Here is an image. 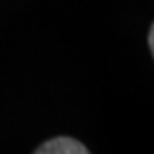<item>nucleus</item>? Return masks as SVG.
<instances>
[{"label": "nucleus", "mask_w": 154, "mask_h": 154, "mask_svg": "<svg viewBox=\"0 0 154 154\" xmlns=\"http://www.w3.org/2000/svg\"><path fill=\"white\" fill-rule=\"evenodd\" d=\"M148 46H150V52H152V58H154V22H152L150 32H148Z\"/></svg>", "instance_id": "obj_2"}, {"label": "nucleus", "mask_w": 154, "mask_h": 154, "mask_svg": "<svg viewBox=\"0 0 154 154\" xmlns=\"http://www.w3.org/2000/svg\"><path fill=\"white\" fill-rule=\"evenodd\" d=\"M34 152L36 154H88V148L82 142H78L76 138L56 136L46 140L44 144H40Z\"/></svg>", "instance_id": "obj_1"}]
</instances>
